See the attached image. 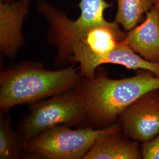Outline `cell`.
Segmentation results:
<instances>
[{"label": "cell", "mask_w": 159, "mask_h": 159, "mask_svg": "<svg viewBox=\"0 0 159 159\" xmlns=\"http://www.w3.org/2000/svg\"><path fill=\"white\" fill-rule=\"evenodd\" d=\"M157 89L159 77L145 70L123 79L102 75L87 79L80 91L85 102L87 118L96 125L108 127L140 97Z\"/></svg>", "instance_id": "cell-1"}, {"label": "cell", "mask_w": 159, "mask_h": 159, "mask_svg": "<svg viewBox=\"0 0 159 159\" xmlns=\"http://www.w3.org/2000/svg\"><path fill=\"white\" fill-rule=\"evenodd\" d=\"M71 66L60 70H48L35 64H24L1 73L0 107L7 112L22 104L57 96L77 85L82 75Z\"/></svg>", "instance_id": "cell-2"}, {"label": "cell", "mask_w": 159, "mask_h": 159, "mask_svg": "<svg viewBox=\"0 0 159 159\" xmlns=\"http://www.w3.org/2000/svg\"><path fill=\"white\" fill-rule=\"evenodd\" d=\"M120 131L121 127L116 124L97 130H73L68 125H58L44 131L24 146L29 152L48 159H83L100 137Z\"/></svg>", "instance_id": "cell-3"}, {"label": "cell", "mask_w": 159, "mask_h": 159, "mask_svg": "<svg viewBox=\"0 0 159 159\" xmlns=\"http://www.w3.org/2000/svg\"><path fill=\"white\" fill-rule=\"evenodd\" d=\"M39 10L50 24V39L57 47L58 55L70 58L73 46L90 29L107 23L104 12L111 6L104 0H81V14L77 20L71 21L65 14L46 2H40Z\"/></svg>", "instance_id": "cell-4"}, {"label": "cell", "mask_w": 159, "mask_h": 159, "mask_svg": "<svg viewBox=\"0 0 159 159\" xmlns=\"http://www.w3.org/2000/svg\"><path fill=\"white\" fill-rule=\"evenodd\" d=\"M85 116V102L80 91L66 92L39 102L31 107L21 125L24 146L44 131L58 125H74Z\"/></svg>", "instance_id": "cell-5"}, {"label": "cell", "mask_w": 159, "mask_h": 159, "mask_svg": "<svg viewBox=\"0 0 159 159\" xmlns=\"http://www.w3.org/2000/svg\"><path fill=\"white\" fill-rule=\"evenodd\" d=\"M70 60L79 63L80 71L87 79L94 78L97 67L103 64H118L131 70H143L159 77V63L151 62L143 58L126 43L125 39L113 50L102 55L94 54L75 46L72 48Z\"/></svg>", "instance_id": "cell-6"}, {"label": "cell", "mask_w": 159, "mask_h": 159, "mask_svg": "<svg viewBox=\"0 0 159 159\" xmlns=\"http://www.w3.org/2000/svg\"><path fill=\"white\" fill-rule=\"evenodd\" d=\"M125 136L137 142H147L159 133V89L137 100L120 116Z\"/></svg>", "instance_id": "cell-7"}, {"label": "cell", "mask_w": 159, "mask_h": 159, "mask_svg": "<svg viewBox=\"0 0 159 159\" xmlns=\"http://www.w3.org/2000/svg\"><path fill=\"white\" fill-rule=\"evenodd\" d=\"M30 2V0L0 2V47L1 52L8 57L15 56L24 44L21 28Z\"/></svg>", "instance_id": "cell-8"}, {"label": "cell", "mask_w": 159, "mask_h": 159, "mask_svg": "<svg viewBox=\"0 0 159 159\" xmlns=\"http://www.w3.org/2000/svg\"><path fill=\"white\" fill-rule=\"evenodd\" d=\"M125 41L146 60L159 63V11L155 6L146 13L142 24L126 33Z\"/></svg>", "instance_id": "cell-9"}, {"label": "cell", "mask_w": 159, "mask_h": 159, "mask_svg": "<svg viewBox=\"0 0 159 159\" xmlns=\"http://www.w3.org/2000/svg\"><path fill=\"white\" fill-rule=\"evenodd\" d=\"M120 132L100 137L83 159H143L139 142L121 136Z\"/></svg>", "instance_id": "cell-10"}, {"label": "cell", "mask_w": 159, "mask_h": 159, "mask_svg": "<svg viewBox=\"0 0 159 159\" xmlns=\"http://www.w3.org/2000/svg\"><path fill=\"white\" fill-rule=\"evenodd\" d=\"M125 35L117 22H107L91 28L73 47H79L93 54L102 55L113 50Z\"/></svg>", "instance_id": "cell-11"}, {"label": "cell", "mask_w": 159, "mask_h": 159, "mask_svg": "<svg viewBox=\"0 0 159 159\" xmlns=\"http://www.w3.org/2000/svg\"><path fill=\"white\" fill-rule=\"evenodd\" d=\"M118 11L115 21L127 31L134 28L153 4V0H117Z\"/></svg>", "instance_id": "cell-12"}, {"label": "cell", "mask_w": 159, "mask_h": 159, "mask_svg": "<svg viewBox=\"0 0 159 159\" xmlns=\"http://www.w3.org/2000/svg\"><path fill=\"white\" fill-rule=\"evenodd\" d=\"M18 153L17 138L12 131L7 117H1L0 121V159L16 158Z\"/></svg>", "instance_id": "cell-13"}, {"label": "cell", "mask_w": 159, "mask_h": 159, "mask_svg": "<svg viewBox=\"0 0 159 159\" xmlns=\"http://www.w3.org/2000/svg\"><path fill=\"white\" fill-rule=\"evenodd\" d=\"M143 159H159V133L154 139L142 144Z\"/></svg>", "instance_id": "cell-14"}, {"label": "cell", "mask_w": 159, "mask_h": 159, "mask_svg": "<svg viewBox=\"0 0 159 159\" xmlns=\"http://www.w3.org/2000/svg\"><path fill=\"white\" fill-rule=\"evenodd\" d=\"M154 6H155L159 11V0H153Z\"/></svg>", "instance_id": "cell-15"}, {"label": "cell", "mask_w": 159, "mask_h": 159, "mask_svg": "<svg viewBox=\"0 0 159 159\" xmlns=\"http://www.w3.org/2000/svg\"><path fill=\"white\" fill-rule=\"evenodd\" d=\"M14 1V0H0L1 2H4V3H10Z\"/></svg>", "instance_id": "cell-16"}]
</instances>
